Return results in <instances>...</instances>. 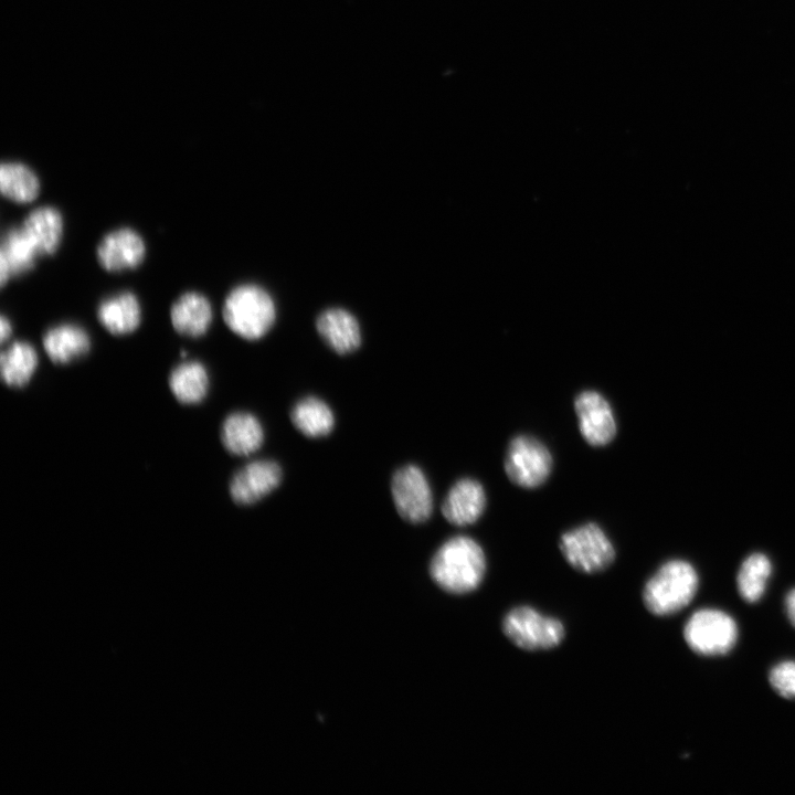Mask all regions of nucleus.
I'll return each mask as SVG.
<instances>
[{
    "mask_svg": "<svg viewBox=\"0 0 795 795\" xmlns=\"http://www.w3.org/2000/svg\"><path fill=\"white\" fill-rule=\"evenodd\" d=\"M97 318L102 326L115 336L132 332L141 319L140 305L130 292H121L99 303Z\"/></svg>",
    "mask_w": 795,
    "mask_h": 795,
    "instance_id": "nucleus-18",
    "label": "nucleus"
},
{
    "mask_svg": "<svg viewBox=\"0 0 795 795\" xmlns=\"http://www.w3.org/2000/svg\"><path fill=\"white\" fill-rule=\"evenodd\" d=\"M486 492L479 481L462 478L448 490L442 505V512L449 523L464 527L479 519L486 508Z\"/></svg>",
    "mask_w": 795,
    "mask_h": 795,
    "instance_id": "nucleus-12",
    "label": "nucleus"
},
{
    "mask_svg": "<svg viewBox=\"0 0 795 795\" xmlns=\"http://www.w3.org/2000/svg\"><path fill=\"white\" fill-rule=\"evenodd\" d=\"M42 342L47 357L59 364L77 360L91 347L88 333L74 324H61L47 329Z\"/></svg>",
    "mask_w": 795,
    "mask_h": 795,
    "instance_id": "nucleus-17",
    "label": "nucleus"
},
{
    "mask_svg": "<svg viewBox=\"0 0 795 795\" xmlns=\"http://www.w3.org/2000/svg\"><path fill=\"white\" fill-rule=\"evenodd\" d=\"M391 494L398 513L405 521L422 523L433 512V495L420 467L406 465L392 476Z\"/></svg>",
    "mask_w": 795,
    "mask_h": 795,
    "instance_id": "nucleus-8",
    "label": "nucleus"
},
{
    "mask_svg": "<svg viewBox=\"0 0 795 795\" xmlns=\"http://www.w3.org/2000/svg\"><path fill=\"white\" fill-rule=\"evenodd\" d=\"M22 229L35 245L40 255L56 251L63 232V219L53 206H40L25 218Z\"/></svg>",
    "mask_w": 795,
    "mask_h": 795,
    "instance_id": "nucleus-19",
    "label": "nucleus"
},
{
    "mask_svg": "<svg viewBox=\"0 0 795 795\" xmlns=\"http://www.w3.org/2000/svg\"><path fill=\"white\" fill-rule=\"evenodd\" d=\"M177 332L188 337L203 336L212 321V307L208 298L195 292L182 294L170 310Z\"/></svg>",
    "mask_w": 795,
    "mask_h": 795,
    "instance_id": "nucleus-16",
    "label": "nucleus"
},
{
    "mask_svg": "<svg viewBox=\"0 0 795 795\" xmlns=\"http://www.w3.org/2000/svg\"><path fill=\"white\" fill-rule=\"evenodd\" d=\"M282 477V468L276 462H251L232 477L230 495L239 505L255 504L277 488Z\"/></svg>",
    "mask_w": 795,
    "mask_h": 795,
    "instance_id": "nucleus-10",
    "label": "nucleus"
},
{
    "mask_svg": "<svg viewBox=\"0 0 795 795\" xmlns=\"http://www.w3.org/2000/svg\"><path fill=\"white\" fill-rule=\"evenodd\" d=\"M485 573V553L474 539L466 536L445 541L430 564L433 581L445 592L457 595L475 591Z\"/></svg>",
    "mask_w": 795,
    "mask_h": 795,
    "instance_id": "nucleus-1",
    "label": "nucleus"
},
{
    "mask_svg": "<svg viewBox=\"0 0 795 795\" xmlns=\"http://www.w3.org/2000/svg\"><path fill=\"white\" fill-rule=\"evenodd\" d=\"M169 386L179 402L200 403L209 390L208 371L199 361H186L171 371Z\"/></svg>",
    "mask_w": 795,
    "mask_h": 795,
    "instance_id": "nucleus-20",
    "label": "nucleus"
},
{
    "mask_svg": "<svg viewBox=\"0 0 795 795\" xmlns=\"http://www.w3.org/2000/svg\"><path fill=\"white\" fill-rule=\"evenodd\" d=\"M698 574L689 562L670 560L664 563L645 584L644 605L657 616L676 614L692 601L698 590Z\"/></svg>",
    "mask_w": 795,
    "mask_h": 795,
    "instance_id": "nucleus-2",
    "label": "nucleus"
},
{
    "mask_svg": "<svg viewBox=\"0 0 795 795\" xmlns=\"http://www.w3.org/2000/svg\"><path fill=\"white\" fill-rule=\"evenodd\" d=\"M768 680L781 697L795 699V661L775 665L770 671Z\"/></svg>",
    "mask_w": 795,
    "mask_h": 795,
    "instance_id": "nucleus-25",
    "label": "nucleus"
},
{
    "mask_svg": "<svg viewBox=\"0 0 795 795\" xmlns=\"http://www.w3.org/2000/svg\"><path fill=\"white\" fill-rule=\"evenodd\" d=\"M552 470V456L537 438L518 435L509 443L505 471L515 485L522 488L541 486Z\"/></svg>",
    "mask_w": 795,
    "mask_h": 795,
    "instance_id": "nucleus-7",
    "label": "nucleus"
},
{
    "mask_svg": "<svg viewBox=\"0 0 795 795\" xmlns=\"http://www.w3.org/2000/svg\"><path fill=\"white\" fill-rule=\"evenodd\" d=\"M316 327L326 343L339 354L353 352L361 343L359 324L344 309L331 308L325 310L319 315Z\"/></svg>",
    "mask_w": 795,
    "mask_h": 795,
    "instance_id": "nucleus-13",
    "label": "nucleus"
},
{
    "mask_svg": "<svg viewBox=\"0 0 795 795\" xmlns=\"http://www.w3.org/2000/svg\"><path fill=\"white\" fill-rule=\"evenodd\" d=\"M145 254L142 237L129 227L109 232L97 246L98 263L108 272L132 269L142 262Z\"/></svg>",
    "mask_w": 795,
    "mask_h": 795,
    "instance_id": "nucleus-11",
    "label": "nucleus"
},
{
    "mask_svg": "<svg viewBox=\"0 0 795 795\" xmlns=\"http://www.w3.org/2000/svg\"><path fill=\"white\" fill-rule=\"evenodd\" d=\"M683 638L688 647L696 654L725 655L736 643L738 626L725 612L702 608L688 618L683 627Z\"/></svg>",
    "mask_w": 795,
    "mask_h": 795,
    "instance_id": "nucleus-6",
    "label": "nucleus"
},
{
    "mask_svg": "<svg viewBox=\"0 0 795 795\" xmlns=\"http://www.w3.org/2000/svg\"><path fill=\"white\" fill-rule=\"evenodd\" d=\"M290 420L300 433L311 438L328 435L335 426L331 409L315 396H307L298 401L290 412Z\"/></svg>",
    "mask_w": 795,
    "mask_h": 795,
    "instance_id": "nucleus-21",
    "label": "nucleus"
},
{
    "mask_svg": "<svg viewBox=\"0 0 795 795\" xmlns=\"http://www.w3.org/2000/svg\"><path fill=\"white\" fill-rule=\"evenodd\" d=\"M40 256L33 242L21 227L7 231L0 248V283L3 286L11 276L30 271Z\"/></svg>",
    "mask_w": 795,
    "mask_h": 795,
    "instance_id": "nucleus-15",
    "label": "nucleus"
},
{
    "mask_svg": "<svg viewBox=\"0 0 795 795\" xmlns=\"http://www.w3.org/2000/svg\"><path fill=\"white\" fill-rule=\"evenodd\" d=\"M38 365L34 348L25 341H14L0 357V372L7 385L21 388L32 378Z\"/></svg>",
    "mask_w": 795,
    "mask_h": 795,
    "instance_id": "nucleus-22",
    "label": "nucleus"
},
{
    "mask_svg": "<svg viewBox=\"0 0 795 795\" xmlns=\"http://www.w3.org/2000/svg\"><path fill=\"white\" fill-rule=\"evenodd\" d=\"M275 305L262 287L244 284L230 292L223 305V318L237 336L256 340L266 335L275 321Z\"/></svg>",
    "mask_w": 795,
    "mask_h": 795,
    "instance_id": "nucleus-3",
    "label": "nucleus"
},
{
    "mask_svg": "<svg viewBox=\"0 0 795 795\" xmlns=\"http://www.w3.org/2000/svg\"><path fill=\"white\" fill-rule=\"evenodd\" d=\"M221 441L231 454L248 456L262 446L264 431L261 422L253 414L234 412L223 421Z\"/></svg>",
    "mask_w": 795,
    "mask_h": 795,
    "instance_id": "nucleus-14",
    "label": "nucleus"
},
{
    "mask_svg": "<svg viewBox=\"0 0 795 795\" xmlns=\"http://www.w3.org/2000/svg\"><path fill=\"white\" fill-rule=\"evenodd\" d=\"M0 190L3 197L17 203L33 201L40 182L32 169L20 162H3L0 167Z\"/></svg>",
    "mask_w": 795,
    "mask_h": 795,
    "instance_id": "nucleus-23",
    "label": "nucleus"
},
{
    "mask_svg": "<svg viewBox=\"0 0 795 795\" xmlns=\"http://www.w3.org/2000/svg\"><path fill=\"white\" fill-rule=\"evenodd\" d=\"M12 328L9 319L6 316H1L0 318V339L3 343L7 339H9L11 335Z\"/></svg>",
    "mask_w": 795,
    "mask_h": 795,
    "instance_id": "nucleus-27",
    "label": "nucleus"
},
{
    "mask_svg": "<svg viewBox=\"0 0 795 795\" xmlns=\"http://www.w3.org/2000/svg\"><path fill=\"white\" fill-rule=\"evenodd\" d=\"M559 547L565 561L576 571L586 574L607 569L615 559L611 540L594 522L564 532Z\"/></svg>",
    "mask_w": 795,
    "mask_h": 795,
    "instance_id": "nucleus-4",
    "label": "nucleus"
},
{
    "mask_svg": "<svg viewBox=\"0 0 795 795\" xmlns=\"http://www.w3.org/2000/svg\"><path fill=\"white\" fill-rule=\"evenodd\" d=\"M581 435L592 446H604L616 435V422L607 400L596 391H583L574 400Z\"/></svg>",
    "mask_w": 795,
    "mask_h": 795,
    "instance_id": "nucleus-9",
    "label": "nucleus"
},
{
    "mask_svg": "<svg viewBox=\"0 0 795 795\" xmlns=\"http://www.w3.org/2000/svg\"><path fill=\"white\" fill-rule=\"evenodd\" d=\"M502 632L523 650H547L556 647L564 638L563 624L530 606H517L502 619Z\"/></svg>",
    "mask_w": 795,
    "mask_h": 795,
    "instance_id": "nucleus-5",
    "label": "nucleus"
},
{
    "mask_svg": "<svg viewBox=\"0 0 795 795\" xmlns=\"http://www.w3.org/2000/svg\"><path fill=\"white\" fill-rule=\"evenodd\" d=\"M785 608L791 624L795 627V589L787 593L785 597Z\"/></svg>",
    "mask_w": 795,
    "mask_h": 795,
    "instance_id": "nucleus-26",
    "label": "nucleus"
},
{
    "mask_svg": "<svg viewBox=\"0 0 795 795\" xmlns=\"http://www.w3.org/2000/svg\"><path fill=\"white\" fill-rule=\"evenodd\" d=\"M772 572L770 559L763 553H752L740 566L736 585L740 596L748 603L757 602L765 592Z\"/></svg>",
    "mask_w": 795,
    "mask_h": 795,
    "instance_id": "nucleus-24",
    "label": "nucleus"
}]
</instances>
